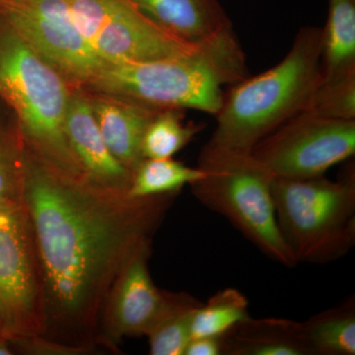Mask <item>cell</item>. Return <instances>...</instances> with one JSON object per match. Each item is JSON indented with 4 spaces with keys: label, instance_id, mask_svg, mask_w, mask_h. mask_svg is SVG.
<instances>
[{
    "label": "cell",
    "instance_id": "7a4b0ae2",
    "mask_svg": "<svg viewBox=\"0 0 355 355\" xmlns=\"http://www.w3.org/2000/svg\"><path fill=\"white\" fill-rule=\"evenodd\" d=\"M234 32L180 57L109 64L84 90L109 93L157 110L191 109L216 116L224 85L248 77Z\"/></svg>",
    "mask_w": 355,
    "mask_h": 355
},
{
    "label": "cell",
    "instance_id": "ffe728a7",
    "mask_svg": "<svg viewBox=\"0 0 355 355\" xmlns=\"http://www.w3.org/2000/svg\"><path fill=\"white\" fill-rule=\"evenodd\" d=\"M250 317L249 301L241 291L225 288L217 292L196 311L191 338H222Z\"/></svg>",
    "mask_w": 355,
    "mask_h": 355
},
{
    "label": "cell",
    "instance_id": "30bf717a",
    "mask_svg": "<svg viewBox=\"0 0 355 355\" xmlns=\"http://www.w3.org/2000/svg\"><path fill=\"white\" fill-rule=\"evenodd\" d=\"M0 14L73 88H85L111 64L89 44L64 0H6Z\"/></svg>",
    "mask_w": 355,
    "mask_h": 355
},
{
    "label": "cell",
    "instance_id": "8fae6325",
    "mask_svg": "<svg viewBox=\"0 0 355 355\" xmlns=\"http://www.w3.org/2000/svg\"><path fill=\"white\" fill-rule=\"evenodd\" d=\"M151 243L140 245L114 280L103 306L96 343L113 349L127 336H147L167 312L173 292L161 291L151 279Z\"/></svg>",
    "mask_w": 355,
    "mask_h": 355
},
{
    "label": "cell",
    "instance_id": "5b68a950",
    "mask_svg": "<svg viewBox=\"0 0 355 355\" xmlns=\"http://www.w3.org/2000/svg\"><path fill=\"white\" fill-rule=\"evenodd\" d=\"M198 167L203 174L191 188L198 202L225 217L268 258L288 268L297 265L277 224L275 177L252 153L207 142Z\"/></svg>",
    "mask_w": 355,
    "mask_h": 355
},
{
    "label": "cell",
    "instance_id": "3957f363",
    "mask_svg": "<svg viewBox=\"0 0 355 355\" xmlns=\"http://www.w3.org/2000/svg\"><path fill=\"white\" fill-rule=\"evenodd\" d=\"M322 28H301L284 60L224 93L209 144L251 153L266 135L304 111L321 78Z\"/></svg>",
    "mask_w": 355,
    "mask_h": 355
},
{
    "label": "cell",
    "instance_id": "4fadbf2b",
    "mask_svg": "<svg viewBox=\"0 0 355 355\" xmlns=\"http://www.w3.org/2000/svg\"><path fill=\"white\" fill-rule=\"evenodd\" d=\"M85 92L105 144L132 173L144 160L142 139L147 125L160 110L109 93Z\"/></svg>",
    "mask_w": 355,
    "mask_h": 355
},
{
    "label": "cell",
    "instance_id": "8992f818",
    "mask_svg": "<svg viewBox=\"0 0 355 355\" xmlns=\"http://www.w3.org/2000/svg\"><path fill=\"white\" fill-rule=\"evenodd\" d=\"M277 224L296 263L324 265L355 244V177L273 179Z\"/></svg>",
    "mask_w": 355,
    "mask_h": 355
},
{
    "label": "cell",
    "instance_id": "9c48e42d",
    "mask_svg": "<svg viewBox=\"0 0 355 355\" xmlns=\"http://www.w3.org/2000/svg\"><path fill=\"white\" fill-rule=\"evenodd\" d=\"M251 153L275 178L324 176L333 166L354 155L355 121L303 111L266 135Z\"/></svg>",
    "mask_w": 355,
    "mask_h": 355
},
{
    "label": "cell",
    "instance_id": "ac0fdd59",
    "mask_svg": "<svg viewBox=\"0 0 355 355\" xmlns=\"http://www.w3.org/2000/svg\"><path fill=\"white\" fill-rule=\"evenodd\" d=\"M203 172L173 158L144 159L132 172L128 196L133 198L177 195L186 184L198 181Z\"/></svg>",
    "mask_w": 355,
    "mask_h": 355
},
{
    "label": "cell",
    "instance_id": "ba28073f",
    "mask_svg": "<svg viewBox=\"0 0 355 355\" xmlns=\"http://www.w3.org/2000/svg\"><path fill=\"white\" fill-rule=\"evenodd\" d=\"M93 50L111 64L188 55L200 46L175 38L147 18L132 0H64Z\"/></svg>",
    "mask_w": 355,
    "mask_h": 355
},
{
    "label": "cell",
    "instance_id": "52a82bcc",
    "mask_svg": "<svg viewBox=\"0 0 355 355\" xmlns=\"http://www.w3.org/2000/svg\"><path fill=\"white\" fill-rule=\"evenodd\" d=\"M0 317L9 340L46 331L43 279L21 198L0 203Z\"/></svg>",
    "mask_w": 355,
    "mask_h": 355
},
{
    "label": "cell",
    "instance_id": "6da1fadb",
    "mask_svg": "<svg viewBox=\"0 0 355 355\" xmlns=\"http://www.w3.org/2000/svg\"><path fill=\"white\" fill-rule=\"evenodd\" d=\"M175 197H130L65 174L26 147L21 200L43 279L44 336L94 347L110 289L140 245L153 240Z\"/></svg>",
    "mask_w": 355,
    "mask_h": 355
},
{
    "label": "cell",
    "instance_id": "5bb4252c",
    "mask_svg": "<svg viewBox=\"0 0 355 355\" xmlns=\"http://www.w3.org/2000/svg\"><path fill=\"white\" fill-rule=\"evenodd\" d=\"M161 29L191 46H200L233 33L219 0H132Z\"/></svg>",
    "mask_w": 355,
    "mask_h": 355
},
{
    "label": "cell",
    "instance_id": "cb8c5ba5",
    "mask_svg": "<svg viewBox=\"0 0 355 355\" xmlns=\"http://www.w3.org/2000/svg\"><path fill=\"white\" fill-rule=\"evenodd\" d=\"M13 352L32 355H83L92 352V347L55 342L44 336H27L9 340Z\"/></svg>",
    "mask_w": 355,
    "mask_h": 355
},
{
    "label": "cell",
    "instance_id": "7402d4cb",
    "mask_svg": "<svg viewBox=\"0 0 355 355\" xmlns=\"http://www.w3.org/2000/svg\"><path fill=\"white\" fill-rule=\"evenodd\" d=\"M26 144L16 121L0 116V203L22 195Z\"/></svg>",
    "mask_w": 355,
    "mask_h": 355
},
{
    "label": "cell",
    "instance_id": "44dd1931",
    "mask_svg": "<svg viewBox=\"0 0 355 355\" xmlns=\"http://www.w3.org/2000/svg\"><path fill=\"white\" fill-rule=\"evenodd\" d=\"M183 110H160L147 125L141 151L144 159L173 158L195 139L202 127L184 123Z\"/></svg>",
    "mask_w": 355,
    "mask_h": 355
},
{
    "label": "cell",
    "instance_id": "277c9868",
    "mask_svg": "<svg viewBox=\"0 0 355 355\" xmlns=\"http://www.w3.org/2000/svg\"><path fill=\"white\" fill-rule=\"evenodd\" d=\"M73 87L0 14V103L26 147L55 169L84 176L65 130Z\"/></svg>",
    "mask_w": 355,
    "mask_h": 355
},
{
    "label": "cell",
    "instance_id": "9a60e30c",
    "mask_svg": "<svg viewBox=\"0 0 355 355\" xmlns=\"http://www.w3.org/2000/svg\"><path fill=\"white\" fill-rule=\"evenodd\" d=\"M225 355H315L300 322L248 317L221 338Z\"/></svg>",
    "mask_w": 355,
    "mask_h": 355
},
{
    "label": "cell",
    "instance_id": "83f0119b",
    "mask_svg": "<svg viewBox=\"0 0 355 355\" xmlns=\"http://www.w3.org/2000/svg\"><path fill=\"white\" fill-rule=\"evenodd\" d=\"M6 0H0V10H1L2 6H3L4 2H6Z\"/></svg>",
    "mask_w": 355,
    "mask_h": 355
},
{
    "label": "cell",
    "instance_id": "7c38bea8",
    "mask_svg": "<svg viewBox=\"0 0 355 355\" xmlns=\"http://www.w3.org/2000/svg\"><path fill=\"white\" fill-rule=\"evenodd\" d=\"M65 130L84 176L105 188L128 193L132 173L114 157L105 144L83 89L72 91Z\"/></svg>",
    "mask_w": 355,
    "mask_h": 355
},
{
    "label": "cell",
    "instance_id": "4316f807",
    "mask_svg": "<svg viewBox=\"0 0 355 355\" xmlns=\"http://www.w3.org/2000/svg\"><path fill=\"white\" fill-rule=\"evenodd\" d=\"M0 336H3V327H2L1 317H0Z\"/></svg>",
    "mask_w": 355,
    "mask_h": 355
},
{
    "label": "cell",
    "instance_id": "d6986e66",
    "mask_svg": "<svg viewBox=\"0 0 355 355\" xmlns=\"http://www.w3.org/2000/svg\"><path fill=\"white\" fill-rule=\"evenodd\" d=\"M202 303L186 292L173 293L167 312L147 335L150 354L183 355L191 340L193 315Z\"/></svg>",
    "mask_w": 355,
    "mask_h": 355
},
{
    "label": "cell",
    "instance_id": "e0dca14e",
    "mask_svg": "<svg viewBox=\"0 0 355 355\" xmlns=\"http://www.w3.org/2000/svg\"><path fill=\"white\" fill-rule=\"evenodd\" d=\"M315 355L355 354V301L318 313L303 323Z\"/></svg>",
    "mask_w": 355,
    "mask_h": 355
},
{
    "label": "cell",
    "instance_id": "603a6c76",
    "mask_svg": "<svg viewBox=\"0 0 355 355\" xmlns=\"http://www.w3.org/2000/svg\"><path fill=\"white\" fill-rule=\"evenodd\" d=\"M304 111L336 120L355 121V76L340 83L318 84Z\"/></svg>",
    "mask_w": 355,
    "mask_h": 355
},
{
    "label": "cell",
    "instance_id": "484cf974",
    "mask_svg": "<svg viewBox=\"0 0 355 355\" xmlns=\"http://www.w3.org/2000/svg\"><path fill=\"white\" fill-rule=\"evenodd\" d=\"M14 354L12 347L8 338L6 336H0V355H12Z\"/></svg>",
    "mask_w": 355,
    "mask_h": 355
},
{
    "label": "cell",
    "instance_id": "2e32d148",
    "mask_svg": "<svg viewBox=\"0 0 355 355\" xmlns=\"http://www.w3.org/2000/svg\"><path fill=\"white\" fill-rule=\"evenodd\" d=\"M320 69V84L340 83L355 76V0H328Z\"/></svg>",
    "mask_w": 355,
    "mask_h": 355
},
{
    "label": "cell",
    "instance_id": "d4e9b609",
    "mask_svg": "<svg viewBox=\"0 0 355 355\" xmlns=\"http://www.w3.org/2000/svg\"><path fill=\"white\" fill-rule=\"evenodd\" d=\"M221 338H191L183 355H221Z\"/></svg>",
    "mask_w": 355,
    "mask_h": 355
}]
</instances>
